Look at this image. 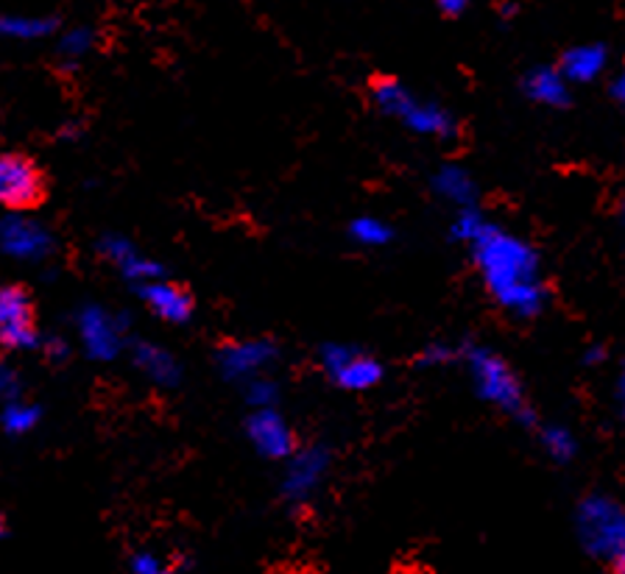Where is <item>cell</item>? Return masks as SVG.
<instances>
[{
  "label": "cell",
  "mask_w": 625,
  "mask_h": 574,
  "mask_svg": "<svg viewBox=\"0 0 625 574\" xmlns=\"http://www.w3.org/2000/svg\"><path fill=\"white\" fill-rule=\"evenodd\" d=\"M614 98H617L619 104L625 106V67H623V73L617 76V82H614Z\"/></svg>",
  "instance_id": "32"
},
{
  "label": "cell",
  "mask_w": 625,
  "mask_h": 574,
  "mask_svg": "<svg viewBox=\"0 0 625 574\" xmlns=\"http://www.w3.org/2000/svg\"><path fill=\"white\" fill-rule=\"evenodd\" d=\"M42 195V173L20 153H0V206L23 210Z\"/></svg>",
  "instance_id": "12"
},
{
  "label": "cell",
  "mask_w": 625,
  "mask_h": 574,
  "mask_svg": "<svg viewBox=\"0 0 625 574\" xmlns=\"http://www.w3.org/2000/svg\"><path fill=\"white\" fill-rule=\"evenodd\" d=\"M95 47V31L89 25H73V29L62 31L56 53L67 67H76L87 60Z\"/></svg>",
  "instance_id": "21"
},
{
  "label": "cell",
  "mask_w": 625,
  "mask_h": 574,
  "mask_svg": "<svg viewBox=\"0 0 625 574\" xmlns=\"http://www.w3.org/2000/svg\"><path fill=\"white\" fill-rule=\"evenodd\" d=\"M20 376L12 365L0 363V405H7L9 398H18Z\"/></svg>",
  "instance_id": "27"
},
{
  "label": "cell",
  "mask_w": 625,
  "mask_h": 574,
  "mask_svg": "<svg viewBox=\"0 0 625 574\" xmlns=\"http://www.w3.org/2000/svg\"><path fill=\"white\" fill-rule=\"evenodd\" d=\"M0 347L12 352H31L42 347L31 296L18 285L0 287Z\"/></svg>",
  "instance_id": "8"
},
{
  "label": "cell",
  "mask_w": 625,
  "mask_h": 574,
  "mask_svg": "<svg viewBox=\"0 0 625 574\" xmlns=\"http://www.w3.org/2000/svg\"><path fill=\"white\" fill-rule=\"evenodd\" d=\"M325 374L343 391H369L383 380V365L372 354L343 343H327L319 354Z\"/></svg>",
  "instance_id": "7"
},
{
  "label": "cell",
  "mask_w": 625,
  "mask_h": 574,
  "mask_svg": "<svg viewBox=\"0 0 625 574\" xmlns=\"http://www.w3.org/2000/svg\"><path fill=\"white\" fill-rule=\"evenodd\" d=\"M542 446L555 464H570L572 457L579 455V440L566 427H544L542 429Z\"/></svg>",
  "instance_id": "23"
},
{
  "label": "cell",
  "mask_w": 625,
  "mask_h": 574,
  "mask_svg": "<svg viewBox=\"0 0 625 574\" xmlns=\"http://www.w3.org/2000/svg\"><path fill=\"white\" fill-rule=\"evenodd\" d=\"M486 223L489 221L480 215L478 206H460L458 215H455V221H453V237L460 243H473L475 237L484 232Z\"/></svg>",
  "instance_id": "25"
},
{
  "label": "cell",
  "mask_w": 625,
  "mask_h": 574,
  "mask_svg": "<svg viewBox=\"0 0 625 574\" xmlns=\"http://www.w3.org/2000/svg\"><path fill=\"white\" fill-rule=\"evenodd\" d=\"M575 528L592 557L608 561L614 574H625V508L612 497L592 493L579 504Z\"/></svg>",
  "instance_id": "2"
},
{
  "label": "cell",
  "mask_w": 625,
  "mask_h": 574,
  "mask_svg": "<svg viewBox=\"0 0 625 574\" xmlns=\"http://www.w3.org/2000/svg\"><path fill=\"white\" fill-rule=\"evenodd\" d=\"M453 358H455V349L442 343V340H436V343L425 347V352L420 354V365H444Z\"/></svg>",
  "instance_id": "28"
},
{
  "label": "cell",
  "mask_w": 625,
  "mask_h": 574,
  "mask_svg": "<svg viewBox=\"0 0 625 574\" xmlns=\"http://www.w3.org/2000/svg\"><path fill=\"white\" fill-rule=\"evenodd\" d=\"M349 235H352V241L363 248H383L389 246L391 237H394V228H391L385 221H380V217L363 215V217H354V221L349 223Z\"/></svg>",
  "instance_id": "22"
},
{
  "label": "cell",
  "mask_w": 625,
  "mask_h": 574,
  "mask_svg": "<svg viewBox=\"0 0 625 574\" xmlns=\"http://www.w3.org/2000/svg\"><path fill=\"white\" fill-rule=\"evenodd\" d=\"M42 349H45V354L51 360H65L67 354H71L65 338H45V340H42Z\"/></svg>",
  "instance_id": "29"
},
{
  "label": "cell",
  "mask_w": 625,
  "mask_h": 574,
  "mask_svg": "<svg viewBox=\"0 0 625 574\" xmlns=\"http://www.w3.org/2000/svg\"><path fill=\"white\" fill-rule=\"evenodd\" d=\"M606 67V47L603 45H575L564 53L559 71L570 84L595 82Z\"/></svg>",
  "instance_id": "17"
},
{
  "label": "cell",
  "mask_w": 625,
  "mask_h": 574,
  "mask_svg": "<svg viewBox=\"0 0 625 574\" xmlns=\"http://www.w3.org/2000/svg\"><path fill=\"white\" fill-rule=\"evenodd\" d=\"M614 396H617L619 413H623V416H625V363H623V369H619V374H617V385H614Z\"/></svg>",
  "instance_id": "31"
},
{
  "label": "cell",
  "mask_w": 625,
  "mask_h": 574,
  "mask_svg": "<svg viewBox=\"0 0 625 574\" xmlns=\"http://www.w3.org/2000/svg\"><path fill=\"white\" fill-rule=\"evenodd\" d=\"M433 190L458 210L460 206H475V201H478V184L469 177V170H464L460 164H442L433 177Z\"/></svg>",
  "instance_id": "16"
},
{
  "label": "cell",
  "mask_w": 625,
  "mask_h": 574,
  "mask_svg": "<svg viewBox=\"0 0 625 574\" xmlns=\"http://www.w3.org/2000/svg\"><path fill=\"white\" fill-rule=\"evenodd\" d=\"M332 457L325 446H305L288 457L283 475V497L290 504L310 502L330 471Z\"/></svg>",
  "instance_id": "10"
},
{
  "label": "cell",
  "mask_w": 625,
  "mask_h": 574,
  "mask_svg": "<svg viewBox=\"0 0 625 574\" xmlns=\"http://www.w3.org/2000/svg\"><path fill=\"white\" fill-rule=\"evenodd\" d=\"M466 7H469V0H438V9L447 18H458V14L466 12Z\"/></svg>",
  "instance_id": "30"
},
{
  "label": "cell",
  "mask_w": 625,
  "mask_h": 574,
  "mask_svg": "<svg viewBox=\"0 0 625 574\" xmlns=\"http://www.w3.org/2000/svg\"><path fill=\"white\" fill-rule=\"evenodd\" d=\"M56 31V20L47 14H0V36L14 42L45 40Z\"/></svg>",
  "instance_id": "19"
},
{
  "label": "cell",
  "mask_w": 625,
  "mask_h": 574,
  "mask_svg": "<svg viewBox=\"0 0 625 574\" xmlns=\"http://www.w3.org/2000/svg\"><path fill=\"white\" fill-rule=\"evenodd\" d=\"M54 232L25 212H7L0 217V254L14 263H45L54 254Z\"/></svg>",
  "instance_id": "6"
},
{
  "label": "cell",
  "mask_w": 625,
  "mask_h": 574,
  "mask_svg": "<svg viewBox=\"0 0 625 574\" xmlns=\"http://www.w3.org/2000/svg\"><path fill=\"white\" fill-rule=\"evenodd\" d=\"M469 246L486 290L495 296L497 305L519 318H533L542 312L548 294H544L539 254L531 243L511 235L502 226L486 223L484 232Z\"/></svg>",
  "instance_id": "1"
},
{
  "label": "cell",
  "mask_w": 625,
  "mask_h": 574,
  "mask_svg": "<svg viewBox=\"0 0 625 574\" xmlns=\"http://www.w3.org/2000/svg\"><path fill=\"white\" fill-rule=\"evenodd\" d=\"M7 535V524H3V519H0V539Z\"/></svg>",
  "instance_id": "34"
},
{
  "label": "cell",
  "mask_w": 625,
  "mask_h": 574,
  "mask_svg": "<svg viewBox=\"0 0 625 574\" xmlns=\"http://www.w3.org/2000/svg\"><path fill=\"white\" fill-rule=\"evenodd\" d=\"M243 398L252 411L259 407H274L279 402V385L268 374L254 376V380L243 382Z\"/></svg>",
  "instance_id": "24"
},
{
  "label": "cell",
  "mask_w": 625,
  "mask_h": 574,
  "mask_svg": "<svg viewBox=\"0 0 625 574\" xmlns=\"http://www.w3.org/2000/svg\"><path fill=\"white\" fill-rule=\"evenodd\" d=\"M603 358H606V352H603V349H601V347H592V349H590V352H586V354H584V360H586V363H590V365L601 363V360H603Z\"/></svg>",
  "instance_id": "33"
},
{
  "label": "cell",
  "mask_w": 625,
  "mask_h": 574,
  "mask_svg": "<svg viewBox=\"0 0 625 574\" xmlns=\"http://www.w3.org/2000/svg\"><path fill=\"white\" fill-rule=\"evenodd\" d=\"M76 334L84 354L98 363H113L124 354L129 340V321L120 312H113L104 305H84L76 316Z\"/></svg>",
  "instance_id": "5"
},
{
  "label": "cell",
  "mask_w": 625,
  "mask_h": 574,
  "mask_svg": "<svg viewBox=\"0 0 625 574\" xmlns=\"http://www.w3.org/2000/svg\"><path fill=\"white\" fill-rule=\"evenodd\" d=\"M526 95L542 106H564L570 100V82L559 67H537L526 76Z\"/></svg>",
  "instance_id": "18"
},
{
  "label": "cell",
  "mask_w": 625,
  "mask_h": 574,
  "mask_svg": "<svg viewBox=\"0 0 625 574\" xmlns=\"http://www.w3.org/2000/svg\"><path fill=\"white\" fill-rule=\"evenodd\" d=\"M131 363L157 387H177L182 382V363L177 354L151 340H137L131 347Z\"/></svg>",
  "instance_id": "15"
},
{
  "label": "cell",
  "mask_w": 625,
  "mask_h": 574,
  "mask_svg": "<svg viewBox=\"0 0 625 574\" xmlns=\"http://www.w3.org/2000/svg\"><path fill=\"white\" fill-rule=\"evenodd\" d=\"M372 100L383 115L400 120L407 131L420 137L449 140L455 135V118L433 100H420L405 84L394 78H380L372 84Z\"/></svg>",
  "instance_id": "4"
},
{
  "label": "cell",
  "mask_w": 625,
  "mask_h": 574,
  "mask_svg": "<svg viewBox=\"0 0 625 574\" xmlns=\"http://www.w3.org/2000/svg\"><path fill=\"white\" fill-rule=\"evenodd\" d=\"M42 422V411L31 402H23V398H9L3 411H0V427L7 429V435H29L40 427Z\"/></svg>",
  "instance_id": "20"
},
{
  "label": "cell",
  "mask_w": 625,
  "mask_h": 574,
  "mask_svg": "<svg viewBox=\"0 0 625 574\" xmlns=\"http://www.w3.org/2000/svg\"><path fill=\"white\" fill-rule=\"evenodd\" d=\"M98 254L107 259L109 265H115V268L120 270V276H124L126 281H131L135 287L146 285V281H153V279H162V276H166L162 263H157V259H151L148 254H142L140 248H137L135 243L124 235L100 237Z\"/></svg>",
  "instance_id": "13"
},
{
  "label": "cell",
  "mask_w": 625,
  "mask_h": 574,
  "mask_svg": "<svg viewBox=\"0 0 625 574\" xmlns=\"http://www.w3.org/2000/svg\"><path fill=\"white\" fill-rule=\"evenodd\" d=\"M619 217H623V228H625V204H623V210H619Z\"/></svg>",
  "instance_id": "35"
},
{
  "label": "cell",
  "mask_w": 625,
  "mask_h": 574,
  "mask_svg": "<svg viewBox=\"0 0 625 574\" xmlns=\"http://www.w3.org/2000/svg\"><path fill=\"white\" fill-rule=\"evenodd\" d=\"M246 438L252 449L266 460H288L296 451L294 429L288 418L274 407H259L246 418Z\"/></svg>",
  "instance_id": "11"
},
{
  "label": "cell",
  "mask_w": 625,
  "mask_h": 574,
  "mask_svg": "<svg viewBox=\"0 0 625 574\" xmlns=\"http://www.w3.org/2000/svg\"><path fill=\"white\" fill-rule=\"evenodd\" d=\"M129 574H171V566L166 557L153 555V552H137L129 563Z\"/></svg>",
  "instance_id": "26"
},
{
  "label": "cell",
  "mask_w": 625,
  "mask_h": 574,
  "mask_svg": "<svg viewBox=\"0 0 625 574\" xmlns=\"http://www.w3.org/2000/svg\"><path fill=\"white\" fill-rule=\"evenodd\" d=\"M279 358L277 343L268 338H252V340H230L215 354V365H219L221 376L230 382H248L254 376L268 374Z\"/></svg>",
  "instance_id": "9"
},
{
  "label": "cell",
  "mask_w": 625,
  "mask_h": 574,
  "mask_svg": "<svg viewBox=\"0 0 625 574\" xmlns=\"http://www.w3.org/2000/svg\"><path fill=\"white\" fill-rule=\"evenodd\" d=\"M464 360L466 369H469V376H473L475 391H478V396L484 398V402L500 407L502 413L513 416L517 422H533V413L531 407H528L522 382H519V376L513 374V369L500 354L486 347H466Z\"/></svg>",
  "instance_id": "3"
},
{
  "label": "cell",
  "mask_w": 625,
  "mask_h": 574,
  "mask_svg": "<svg viewBox=\"0 0 625 574\" xmlns=\"http://www.w3.org/2000/svg\"><path fill=\"white\" fill-rule=\"evenodd\" d=\"M137 296H140L142 305L153 316L166 323L182 327V323H190V318H193V299H190V294L179 285H173V281H168L166 276L146 281V285H137Z\"/></svg>",
  "instance_id": "14"
}]
</instances>
